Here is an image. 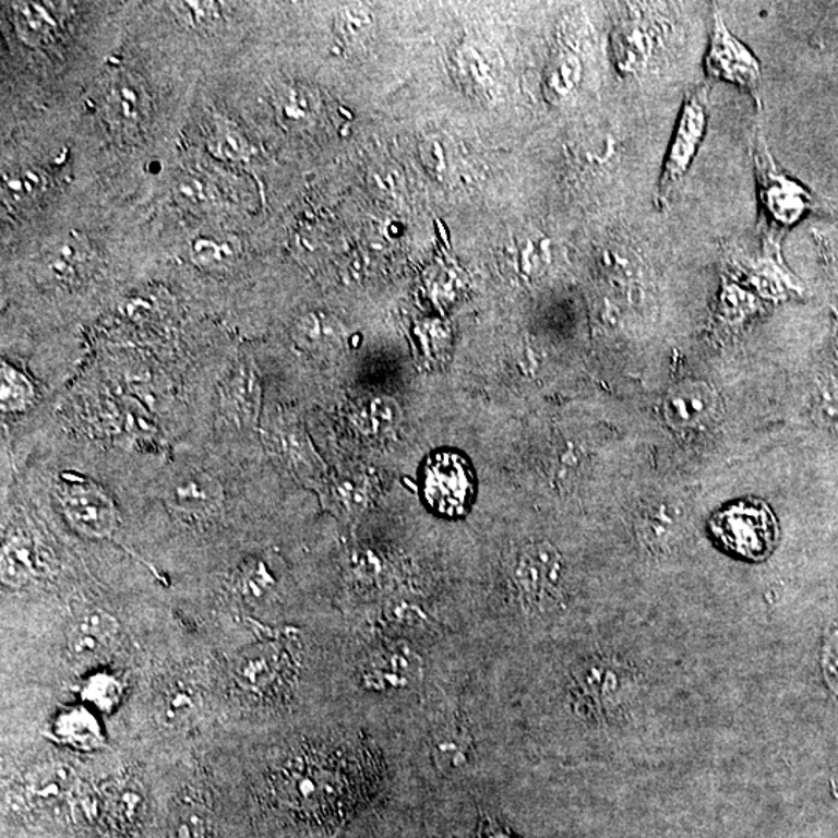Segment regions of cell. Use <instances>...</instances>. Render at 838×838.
<instances>
[{
  "label": "cell",
  "instance_id": "3957f363",
  "mask_svg": "<svg viewBox=\"0 0 838 838\" xmlns=\"http://www.w3.org/2000/svg\"><path fill=\"white\" fill-rule=\"evenodd\" d=\"M755 165L759 197L766 210L768 226L788 229L799 223L801 216L807 212L811 196L797 180L779 170L763 137L756 142Z\"/></svg>",
  "mask_w": 838,
  "mask_h": 838
},
{
  "label": "cell",
  "instance_id": "4316f807",
  "mask_svg": "<svg viewBox=\"0 0 838 838\" xmlns=\"http://www.w3.org/2000/svg\"><path fill=\"white\" fill-rule=\"evenodd\" d=\"M191 707H193V701H191L189 691H183L179 689V690L171 691V693L168 694V697H167V718L168 719L183 718V716H185L187 713H190Z\"/></svg>",
  "mask_w": 838,
  "mask_h": 838
},
{
  "label": "cell",
  "instance_id": "e0dca14e",
  "mask_svg": "<svg viewBox=\"0 0 838 838\" xmlns=\"http://www.w3.org/2000/svg\"><path fill=\"white\" fill-rule=\"evenodd\" d=\"M145 806L146 795L142 785L135 779L121 782L119 788L113 790L109 803L113 825L123 833H130L143 818Z\"/></svg>",
  "mask_w": 838,
  "mask_h": 838
},
{
  "label": "cell",
  "instance_id": "603a6c76",
  "mask_svg": "<svg viewBox=\"0 0 838 838\" xmlns=\"http://www.w3.org/2000/svg\"><path fill=\"white\" fill-rule=\"evenodd\" d=\"M83 696L100 711H110L119 704L121 690L116 679L108 674H98L84 686Z\"/></svg>",
  "mask_w": 838,
  "mask_h": 838
},
{
  "label": "cell",
  "instance_id": "d6986e66",
  "mask_svg": "<svg viewBox=\"0 0 838 838\" xmlns=\"http://www.w3.org/2000/svg\"><path fill=\"white\" fill-rule=\"evenodd\" d=\"M55 733L80 749H92L101 741V730L97 720L87 709H72L58 719Z\"/></svg>",
  "mask_w": 838,
  "mask_h": 838
},
{
  "label": "cell",
  "instance_id": "83f0119b",
  "mask_svg": "<svg viewBox=\"0 0 838 838\" xmlns=\"http://www.w3.org/2000/svg\"><path fill=\"white\" fill-rule=\"evenodd\" d=\"M819 417L829 424L838 426V387L826 390L819 400Z\"/></svg>",
  "mask_w": 838,
  "mask_h": 838
},
{
  "label": "cell",
  "instance_id": "8fae6325",
  "mask_svg": "<svg viewBox=\"0 0 838 838\" xmlns=\"http://www.w3.org/2000/svg\"><path fill=\"white\" fill-rule=\"evenodd\" d=\"M656 40L645 21H628L616 35L615 55L619 68L623 72L634 73L648 64L654 53Z\"/></svg>",
  "mask_w": 838,
  "mask_h": 838
},
{
  "label": "cell",
  "instance_id": "277c9868",
  "mask_svg": "<svg viewBox=\"0 0 838 838\" xmlns=\"http://www.w3.org/2000/svg\"><path fill=\"white\" fill-rule=\"evenodd\" d=\"M57 498L72 528L87 538L108 539L119 527V511L112 498L89 480L62 481Z\"/></svg>",
  "mask_w": 838,
  "mask_h": 838
},
{
  "label": "cell",
  "instance_id": "d4e9b609",
  "mask_svg": "<svg viewBox=\"0 0 838 838\" xmlns=\"http://www.w3.org/2000/svg\"><path fill=\"white\" fill-rule=\"evenodd\" d=\"M755 308L752 297L737 285L726 286L722 296V312L731 322L745 318Z\"/></svg>",
  "mask_w": 838,
  "mask_h": 838
},
{
  "label": "cell",
  "instance_id": "7c38bea8",
  "mask_svg": "<svg viewBox=\"0 0 838 838\" xmlns=\"http://www.w3.org/2000/svg\"><path fill=\"white\" fill-rule=\"evenodd\" d=\"M259 399V384L253 374L244 369L227 381L226 388L220 393L223 410L227 417L242 426L253 422L256 418Z\"/></svg>",
  "mask_w": 838,
  "mask_h": 838
},
{
  "label": "cell",
  "instance_id": "44dd1931",
  "mask_svg": "<svg viewBox=\"0 0 838 838\" xmlns=\"http://www.w3.org/2000/svg\"><path fill=\"white\" fill-rule=\"evenodd\" d=\"M35 399V387L22 371L10 363L2 362V382H0V404L3 414H20L27 410Z\"/></svg>",
  "mask_w": 838,
  "mask_h": 838
},
{
  "label": "cell",
  "instance_id": "30bf717a",
  "mask_svg": "<svg viewBox=\"0 0 838 838\" xmlns=\"http://www.w3.org/2000/svg\"><path fill=\"white\" fill-rule=\"evenodd\" d=\"M94 252L75 238L57 241L44 253L43 266L58 282H79L91 271Z\"/></svg>",
  "mask_w": 838,
  "mask_h": 838
},
{
  "label": "cell",
  "instance_id": "f1b7e54d",
  "mask_svg": "<svg viewBox=\"0 0 838 838\" xmlns=\"http://www.w3.org/2000/svg\"><path fill=\"white\" fill-rule=\"evenodd\" d=\"M489 838H511V837L506 836L505 833H500V830H494V833L489 834Z\"/></svg>",
  "mask_w": 838,
  "mask_h": 838
},
{
  "label": "cell",
  "instance_id": "ba28073f",
  "mask_svg": "<svg viewBox=\"0 0 838 838\" xmlns=\"http://www.w3.org/2000/svg\"><path fill=\"white\" fill-rule=\"evenodd\" d=\"M164 498L167 505L178 513L205 516L220 508L224 489L212 474L189 469L168 481Z\"/></svg>",
  "mask_w": 838,
  "mask_h": 838
},
{
  "label": "cell",
  "instance_id": "8992f818",
  "mask_svg": "<svg viewBox=\"0 0 838 838\" xmlns=\"http://www.w3.org/2000/svg\"><path fill=\"white\" fill-rule=\"evenodd\" d=\"M705 70L709 79L737 84L759 100L763 79L759 61L749 47L729 31L719 11L715 14Z\"/></svg>",
  "mask_w": 838,
  "mask_h": 838
},
{
  "label": "cell",
  "instance_id": "5b68a950",
  "mask_svg": "<svg viewBox=\"0 0 838 838\" xmlns=\"http://www.w3.org/2000/svg\"><path fill=\"white\" fill-rule=\"evenodd\" d=\"M424 498L446 517L466 514L474 498V477L468 459L457 452H439L424 468Z\"/></svg>",
  "mask_w": 838,
  "mask_h": 838
},
{
  "label": "cell",
  "instance_id": "ffe728a7",
  "mask_svg": "<svg viewBox=\"0 0 838 838\" xmlns=\"http://www.w3.org/2000/svg\"><path fill=\"white\" fill-rule=\"evenodd\" d=\"M750 278L755 282L761 292L771 297L782 296L788 288H793L792 279H790L782 264L779 263L778 250H775L774 253L770 250H766L763 255L752 261V264H750Z\"/></svg>",
  "mask_w": 838,
  "mask_h": 838
},
{
  "label": "cell",
  "instance_id": "9c48e42d",
  "mask_svg": "<svg viewBox=\"0 0 838 838\" xmlns=\"http://www.w3.org/2000/svg\"><path fill=\"white\" fill-rule=\"evenodd\" d=\"M718 396L708 384L686 381L675 385L665 399V417L672 428L691 429L715 415Z\"/></svg>",
  "mask_w": 838,
  "mask_h": 838
},
{
  "label": "cell",
  "instance_id": "9a60e30c",
  "mask_svg": "<svg viewBox=\"0 0 838 838\" xmlns=\"http://www.w3.org/2000/svg\"><path fill=\"white\" fill-rule=\"evenodd\" d=\"M278 659L271 649H252L242 654L235 665V679L242 690L259 693L277 675Z\"/></svg>",
  "mask_w": 838,
  "mask_h": 838
},
{
  "label": "cell",
  "instance_id": "52a82bcc",
  "mask_svg": "<svg viewBox=\"0 0 838 838\" xmlns=\"http://www.w3.org/2000/svg\"><path fill=\"white\" fill-rule=\"evenodd\" d=\"M119 632V620L112 613L101 609L86 610L70 624L65 642L68 659L76 667L97 663L112 648Z\"/></svg>",
  "mask_w": 838,
  "mask_h": 838
},
{
  "label": "cell",
  "instance_id": "ac0fdd59",
  "mask_svg": "<svg viewBox=\"0 0 838 838\" xmlns=\"http://www.w3.org/2000/svg\"><path fill=\"white\" fill-rule=\"evenodd\" d=\"M682 525V510L671 500L643 506L642 531L650 542H668Z\"/></svg>",
  "mask_w": 838,
  "mask_h": 838
},
{
  "label": "cell",
  "instance_id": "7402d4cb",
  "mask_svg": "<svg viewBox=\"0 0 838 838\" xmlns=\"http://www.w3.org/2000/svg\"><path fill=\"white\" fill-rule=\"evenodd\" d=\"M208 812L196 804L178 807L171 818V838H212Z\"/></svg>",
  "mask_w": 838,
  "mask_h": 838
},
{
  "label": "cell",
  "instance_id": "6da1fadb",
  "mask_svg": "<svg viewBox=\"0 0 838 838\" xmlns=\"http://www.w3.org/2000/svg\"><path fill=\"white\" fill-rule=\"evenodd\" d=\"M711 531L727 550L750 561L767 558L778 538L774 514L756 500L720 511L711 520Z\"/></svg>",
  "mask_w": 838,
  "mask_h": 838
},
{
  "label": "cell",
  "instance_id": "2e32d148",
  "mask_svg": "<svg viewBox=\"0 0 838 838\" xmlns=\"http://www.w3.org/2000/svg\"><path fill=\"white\" fill-rule=\"evenodd\" d=\"M75 785L72 768L62 764H51L39 768L31 779L28 792L32 800L40 806H51L72 792Z\"/></svg>",
  "mask_w": 838,
  "mask_h": 838
},
{
  "label": "cell",
  "instance_id": "7a4b0ae2",
  "mask_svg": "<svg viewBox=\"0 0 838 838\" xmlns=\"http://www.w3.org/2000/svg\"><path fill=\"white\" fill-rule=\"evenodd\" d=\"M708 127V89L698 86L686 95L683 103L682 112L674 135H672L671 146H669L667 160H665L663 171L660 176L659 202L667 204L674 190L678 189L680 180L685 178L694 157H696L702 142H704L705 132Z\"/></svg>",
  "mask_w": 838,
  "mask_h": 838
},
{
  "label": "cell",
  "instance_id": "cb8c5ba5",
  "mask_svg": "<svg viewBox=\"0 0 838 838\" xmlns=\"http://www.w3.org/2000/svg\"><path fill=\"white\" fill-rule=\"evenodd\" d=\"M40 183L43 179L36 176L31 170H17L9 172L3 178V191L9 193V196L14 200H24V197H31L33 194L38 193L40 190Z\"/></svg>",
  "mask_w": 838,
  "mask_h": 838
},
{
  "label": "cell",
  "instance_id": "4fadbf2b",
  "mask_svg": "<svg viewBox=\"0 0 838 838\" xmlns=\"http://www.w3.org/2000/svg\"><path fill=\"white\" fill-rule=\"evenodd\" d=\"M36 551L33 542L22 532L10 536L3 543L2 550V579L11 587H22L33 578L36 573Z\"/></svg>",
  "mask_w": 838,
  "mask_h": 838
},
{
  "label": "cell",
  "instance_id": "484cf974",
  "mask_svg": "<svg viewBox=\"0 0 838 838\" xmlns=\"http://www.w3.org/2000/svg\"><path fill=\"white\" fill-rule=\"evenodd\" d=\"M182 11H187L185 17L193 25H207L208 22L215 21L218 17V10L215 9V3H180Z\"/></svg>",
  "mask_w": 838,
  "mask_h": 838
},
{
  "label": "cell",
  "instance_id": "5bb4252c",
  "mask_svg": "<svg viewBox=\"0 0 838 838\" xmlns=\"http://www.w3.org/2000/svg\"><path fill=\"white\" fill-rule=\"evenodd\" d=\"M146 95L135 81L119 79L106 92V112L120 124H137L145 116Z\"/></svg>",
  "mask_w": 838,
  "mask_h": 838
}]
</instances>
